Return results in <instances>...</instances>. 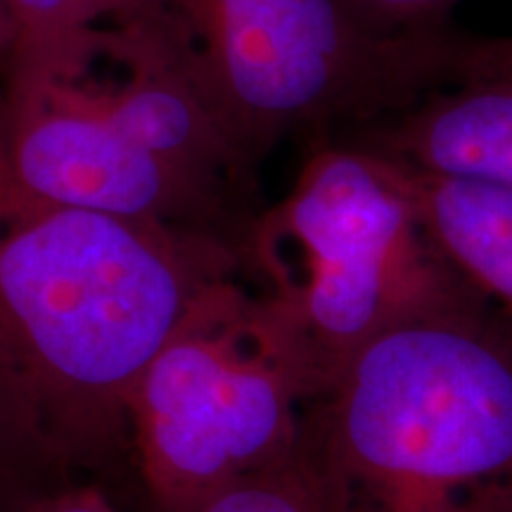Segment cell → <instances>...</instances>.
Listing matches in <instances>:
<instances>
[{"instance_id": "6da1fadb", "label": "cell", "mask_w": 512, "mask_h": 512, "mask_svg": "<svg viewBox=\"0 0 512 512\" xmlns=\"http://www.w3.org/2000/svg\"><path fill=\"white\" fill-rule=\"evenodd\" d=\"M240 271L238 245L209 230L36 197L0 91V361L76 472L131 460L140 373L192 299Z\"/></svg>"}, {"instance_id": "7a4b0ae2", "label": "cell", "mask_w": 512, "mask_h": 512, "mask_svg": "<svg viewBox=\"0 0 512 512\" xmlns=\"http://www.w3.org/2000/svg\"><path fill=\"white\" fill-rule=\"evenodd\" d=\"M323 512H512V323L489 302L375 337L304 415Z\"/></svg>"}, {"instance_id": "3957f363", "label": "cell", "mask_w": 512, "mask_h": 512, "mask_svg": "<svg viewBox=\"0 0 512 512\" xmlns=\"http://www.w3.org/2000/svg\"><path fill=\"white\" fill-rule=\"evenodd\" d=\"M335 370L278 304L216 280L140 373L128 399L131 465L155 512H183L297 456L304 415Z\"/></svg>"}, {"instance_id": "277c9868", "label": "cell", "mask_w": 512, "mask_h": 512, "mask_svg": "<svg viewBox=\"0 0 512 512\" xmlns=\"http://www.w3.org/2000/svg\"><path fill=\"white\" fill-rule=\"evenodd\" d=\"M190 46L200 79L261 164L292 136L373 126L482 72L491 36L377 34L342 0H155Z\"/></svg>"}, {"instance_id": "5b68a950", "label": "cell", "mask_w": 512, "mask_h": 512, "mask_svg": "<svg viewBox=\"0 0 512 512\" xmlns=\"http://www.w3.org/2000/svg\"><path fill=\"white\" fill-rule=\"evenodd\" d=\"M292 190L261 207L242 271L339 368L375 337L486 299L422 226L387 159L313 143Z\"/></svg>"}, {"instance_id": "8992f818", "label": "cell", "mask_w": 512, "mask_h": 512, "mask_svg": "<svg viewBox=\"0 0 512 512\" xmlns=\"http://www.w3.org/2000/svg\"><path fill=\"white\" fill-rule=\"evenodd\" d=\"M356 147L422 174L512 192V36H494L484 72L366 126Z\"/></svg>"}, {"instance_id": "52a82bcc", "label": "cell", "mask_w": 512, "mask_h": 512, "mask_svg": "<svg viewBox=\"0 0 512 512\" xmlns=\"http://www.w3.org/2000/svg\"><path fill=\"white\" fill-rule=\"evenodd\" d=\"M389 164L434 245L512 323V192Z\"/></svg>"}, {"instance_id": "ba28073f", "label": "cell", "mask_w": 512, "mask_h": 512, "mask_svg": "<svg viewBox=\"0 0 512 512\" xmlns=\"http://www.w3.org/2000/svg\"><path fill=\"white\" fill-rule=\"evenodd\" d=\"M12 19L10 81L17 112L43 107L57 86L91 72L102 50V24L121 15L119 0H5Z\"/></svg>"}, {"instance_id": "9c48e42d", "label": "cell", "mask_w": 512, "mask_h": 512, "mask_svg": "<svg viewBox=\"0 0 512 512\" xmlns=\"http://www.w3.org/2000/svg\"><path fill=\"white\" fill-rule=\"evenodd\" d=\"M76 479L34 403L0 361V512H27Z\"/></svg>"}, {"instance_id": "30bf717a", "label": "cell", "mask_w": 512, "mask_h": 512, "mask_svg": "<svg viewBox=\"0 0 512 512\" xmlns=\"http://www.w3.org/2000/svg\"><path fill=\"white\" fill-rule=\"evenodd\" d=\"M183 512H323L302 458L297 456L283 463L254 472L245 479L223 486L200 503Z\"/></svg>"}, {"instance_id": "8fae6325", "label": "cell", "mask_w": 512, "mask_h": 512, "mask_svg": "<svg viewBox=\"0 0 512 512\" xmlns=\"http://www.w3.org/2000/svg\"><path fill=\"white\" fill-rule=\"evenodd\" d=\"M354 17L377 34L437 29L460 0H342Z\"/></svg>"}, {"instance_id": "7c38bea8", "label": "cell", "mask_w": 512, "mask_h": 512, "mask_svg": "<svg viewBox=\"0 0 512 512\" xmlns=\"http://www.w3.org/2000/svg\"><path fill=\"white\" fill-rule=\"evenodd\" d=\"M27 512H117L110 491L100 482L76 479L43 501L31 505Z\"/></svg>"}, {"instance_id": "4fadbf2b", "label": "cell", "mask_w": 512, "mask_h": 512, "mask_svg": "<svg viewBox=\"0 0 512 512\" xmlns=\"http://www.w3.org/2000/svg\"><path fill=\"white\" fill-rule=\"evenodd\" d=\"M12 36H15V31H12V19H10L8 5H5V0H0V55L10 53Z\"/></svg>"}, {"instance_id": "5bb4252c", "label": "cell", "mask_w": 512, "mask_h": 512, "mask_svg": "<svg viewBox=\"0 0 512 512\" xmlns=\"http://www.w3.org/2000/svg\"><path fill=\"white\" fill-rule=\"evenodd\" d=\"M121 3V15H119V19H124V17H128V15H133V12H138V10H143L147 3H152V0H119ZM117 19V22H119Z\"/></svg>"}]
</instances>
